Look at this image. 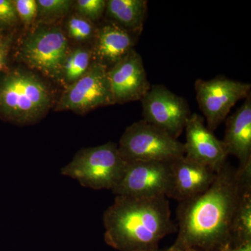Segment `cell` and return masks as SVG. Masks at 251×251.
<instances>
[{
    "mask_svg": "<svg viewBox=\"0 0 251 251\" xmlns=\"http://www.w3.org/2000/svg\"><path fill=\"white\" fill-rule=\"evenodd\" d=\"M250 189L251 162L237 168L226 162L205 191L179 202L178 235L173 246L185 251H221L230 245L236 209Z\"/></svg>",
    "mask_w": 251,
    "mask_h": 251,
    "instance_id": "cell-1",
    "label": "cell"
},
{
    "mask_svg": "<svg viewBox=\"0 0 251 251\" xmlns=\"http://www.w3.org/2000/svg\"><path fill=\"white\" fill-rule=\"evenodd\" d=\"M103 221L105 243L119 251L158 249L163 238L177 231L166 197L117 196L104 212Z\"/></svg>",
    "mask_w": 251,
    "mask_h": 251,
    "instance_id": "cell-2",
    "label": "cell"
},
{
    "mask_svg": "<svg viewBox=\"0 0 251 251\" xmlns=\"http://www.w3.org/2000/svg\"><path fill=\"white\" fill-rule=\"evenodd\" d=\"M52 102L50 91L33 73L16 69L0 80V115L19 125L35 123Z\"/></svg>",
    "mask_w": 251,
    "mask_h": 251,
    "instance_id": "cell-3",
    "label": "cell"
},
{
    "mask_svg": "<svg viewBox=\"0 0 251 251\" xmlns=\"http://www.w3.org/2000/svg\"><path fill=\"white\" fill-rule=\"evenodd\" d=\"M128 163L116 144L109 142L82 149L61 173L77 180L83 187L112 190L121 179Z\"/></svg>",
    "mask_w": 251,
    "mask_h": 251,
    "instance_id": "cell-4",
    "label": "cell"
},
{
    "mask_svg": "<svg viewBox=\"0 0 251 251\" xmlns=\"http://www.w3.org/2000/svg\"><path fill=\"white\" fill-rule=\"evenodd\" d=\"M119 150L127 162L172 163L184 156V143L142 120L126 128Z\"/></svg>",
    "mask_w": 251,
    "mask_h": 251,
    "instance_id": "cell-5",
    "label": "cell"
},
{
    "mask_svg": "<svg viewBox=\"0 0 251 251\" xmlns=\"http://www.w3.org/2000/svg\"><path fill=\"white\" fill-rule=\"evenodd\" d=\"M69 46L67 36L57 26L38 27L28 34L20 48V56L31 69L59 80Z\"/></svg>",
    "mask_w": 251,
    "mask_h": 251,
    "instance_id": "cell-6",
    "label": "cell"
},
{
    "mask_svg": "<svg viewBox=\"0 0 251 251\" xmlns=\"http://www.w3.org/2000/svg\"><path fill=\"white\" fill-rule=\"evenodd\" d=\"M251 89L250 83L224 76L209 80H196V99L205 117L206 127L214 132L228 117L234 105L251 94Z\"/></svg>",
    "mask_w": 251,
    "mask_h": 251,
    "instance_id": "cell-7",
    "label": "cell"
},
{
    "mask_svg": "<svg viewBox=\"0 0 251 251\" xmlns=\"http://www.w3.org/2000/svg\"><path fill=\"white\" fill-rule=\"evenodd\" d=\"M108 70L106 66L93 61L79 80L66 87L56 110L83 114L100 107L114 105Z\"/></svg>",
    "mask_w": 251,
    "mask_h": 251,
    "instance_id": "cell-8",
    "label": "cell"
},
{
    "mask_svg": "<svg viewBox=\"0 0 251 251\" xmlns=\"http://www.w3.org/2000/svg\"><path fill=\"white\" fill-rule=\"evenodd\" d=\"M143 120L177 139L191 116L187 102L162 85H151L140 100Z\"/></svg>",
    "mask_w": 251,
    "mask_h": 251,
    "instance_id": "cell-9",
    "label": "cell"
},
{
    "mask_svg": "<svg viewBox=\"0 0 251 251\" xmlns=\"http://www.w3.org/2000/svg\"><path fill=\"white\" fill-rule=\"evenodd\" d=\"M171 178V163L128 162L123 176L112 191L116 196L167 198Z\"/></svg>",
    "mask_w": 251,
    "mask_h": 251,
    "instance_id": "cell-10",
    "label": "cell"
},
{
    "mask_svg": "<svg viewBox=\"0 0 251 251\" xmlns=\"http://www.w3.org/2000/svg\"><path fill=\"white\" fill-rule=\"evenodd\" d=\"M115 104L140 100L151 87L141 55L135 49L108 68Z\"/></svg>",
    "mask_w": 251,
    "mask_h": 251,
    "instance_id": "cell-11",
    "label": "cell"
},
{
    "mask_svg": "<svg viewBox=\"0 0 251 251\" xmlns=\"http://www.w3.org/2000/svg\"><path fill=\"white\" fill-rule=\"evenodd\" d=\"M184 131L185 156L215 170H219L227 162L228 156L223 142L206 127L202 116L197 113L191 114Z\"/></svg>",
    "mask_w": 251,
    "mask_h": 251,
    "instance_id": "cell-12",
    "label": "cell"
},
{
    "mask_svg": "<svg viewBox=\"0 0 251 251\" xmlns=\"http://www.w3.org/2000/svg\"><path fill=\"white\" fill-rule=\"evenodd\" d=\"M171 188L168 198L183 202L205 191L215 179L218 170L185 156L171 163Z\"/></svg>",
    "mask_w": 251,
    "mask_h": 251,
    "instance_id": "cell-13",
    "label": "cell"
},
{
    "mask_svg": "<svg viewBox=\"0 0 251 251\" xmlns=\"http://www.w3.org/2000/svg\"><path fill=\"white\" fill-rule=\"evenodd\" d=\"M227 156L239 160V167L251 162V94L242 105L226 118V128L222 140Z\"/></svg>",
    "mask_w": 251,
    "mask_h": 251,
    "instance_id": "cell-14",
    "label": "cell"
},
{
    "mask_svg": "<svg viewBox=\"0 0 251 251\" xmlns=\"http://www.w3.org/2000/svg\"><path fill=\"white\" fill-rule=\"evenodd\" d=\"M135 36L110 21L97 29L94 40V61L110 68L134 49Z\"/></svg>",
    "mask_w": 251,
    "mask_h": 251,
    "instance_id": "cell-15",
    "label": "cell"
},
{
    "mask_svg": "<svg viewBox=\"0 0 251 251\" xmlns=\"http://www.w3.org/2000/svg\"><path fill=\"white\" fill-rule=\"evenodd\" d=\"M148 5L147 0H108L105 13L110 21L138 36L143 31Z\"/></svg>",
    "mask_w": 251,
    "mask_h": 251,
    "instance_id": "cell-16",
    "label": "cell"
},
{
    "mask_svg": "<svg viewBox=\"0 0 251 251\" xmlns=\"http://www.w3.org/2000/svg\"><path fill=\"white\" fill-rule=\"evenodd\" d=\"M93 61L92 49L78 47L69 50L63 64L58 80L66 87L72 85L87 72Z\"/></svg>",
    "mask_w": 251,
    "mask_h": 251,
    "instance_id": "cell-17",
    "label": "cell"
},
{
    "mask_svg": "<svg viewBox=\"0 0 251 251\" xmlns=\"http://www.w3.org/2000/svg\"><path fill=\"white\" fill-rule=\"evenodd\" d=\"M251 242V189L243 195L231 227L230 245Z\"/></svg>",
    "mask_w": 251,
    "mask_h": 251,
    "instance_id": "cell-18",
    "label": "cell"
},
{
    "mask_svg": "<svg viewBox=\"0 0 251 251\" xmlns=\"http://www.w3.org/2000/svg\"><path fill=\"white\" fill-rule=\"evenodd\" d=\"M66 29L70 39L81 43L94 41L97 30L93 23L77 14L69 18Z\"/></svg>",
    "mask_w": 251,
    "mask_h": 251,
    "instance_id": "cell-19",
    "label": "cell"
},
{
    "mask_svg": "<svg viewBox=\"0 0 251 251\" xmlns=\"http://www.w3.org/2000/svg\"><path fill=\"white\" fill-rule=\"evenodd\" d=\"M38 16L45 19L63 17L74 4L72 0H38Z\"/></svg>",
    "mask_w": 251,
    "mask_h": 251,
    "instance_id": "cell-20",
    "label": "cell"
},
{
    "mask_svg": "<svg viewBox=\"0 0 251 251\" xmlns=\"http://www.w3.org/2000/svg\"><path fill=\"white\" fill-rule=\"evenodd\" d=\"M77 14L92 23L99 21L105 12V0H77L75 1Z\"/></svg>",
    "mask_w": 251,
    "mask_h": 251,
    "instance_id": "cell-21",
    "label": "cell"
},
{
    "mask_svg": "<svg viewBox=\"0 0 251 251\" xmlns=\"http://www.w3.org/2000/svg\"><path fill=\"white\" fill-rule=\"evenodd\" d=\"M18 18L25 25H30L38 16V5L36 0L14 1Z\"/></svg>",
    "mask_w": 251,
    "mask_h": 251,
    "instance_id": "cell-22",
    "label": "cell"
},
{
    "mask_svg": "<svg viewBox=\"0 0 251 251\" xmlns=\"http://www.w3.org/2000/svg\"><path fill=\"white\" fill-rule=\"evenodd\" d=\"M18 20L14 1L0 0V25L5 27L13 26Z\"/></svg>",
    "mask_w": 251,
    "mask_h": 251,
    "instance_id": "cell-23",
    "label": "cell"
},
{
    "mask_svg": "<svg viewBox=\"0 0 251 251\" xmlns=\"http://www.w3.org/2000/svg\"><path fill=\"white\" fill-rule=\"evenodd\" d=\"M9 49L10 41L9 39L0 38V74L6 66Z\"/></svg>",
    "mask_w": 251,
    "mask_h": 251,
    "instance_id": "cell-24",
    "label": "cell"
},
{
    "mask_svg": "<svg viewBox=\"0 0 251 251\" xmlns=\"http://www.w3.org/2000/svg\"><path fill=\"white\" fill-rule=\"evenodd\" d=\"M221 251H251V242L234 246H227Z\"/></svg>",
    "mask_w": 251,
    "mask_h": 251,
    "instance_id": "cell-25",
    "label": "cell"
},
{
    "mask_svg": "<svg viewBox=\"0 0 251 251\" xmlns=\"http://www.w3.org/2000/svg\"><path fill=\"white\" fill-rule=\"evenodd\" d=\"M148 251H184L181 250V249H178V248L175 247V246H172V247L169 248H167V249H160L159 248L158 249H153V250Z\"/></svg>",
    "mask_w": 251,
    "mask_h": 251,
    "instance_id": "cell-26",
    "label": "cell"
},
{
    "mask_svg": "<svg viewBox=\"0 0 251 251\" xmlns=\"http://www.w3.org/2000/svg\"><path fill=\"white\" fill-rule=\"evenodd\" d=\"M185 251H202V250H196V249H188Z\"/></svg>",
    "mask_w": 251,
    "mask_h": 251,
    "instance_id": "cell-27",
    "label": "cell"
}]
</instances>
